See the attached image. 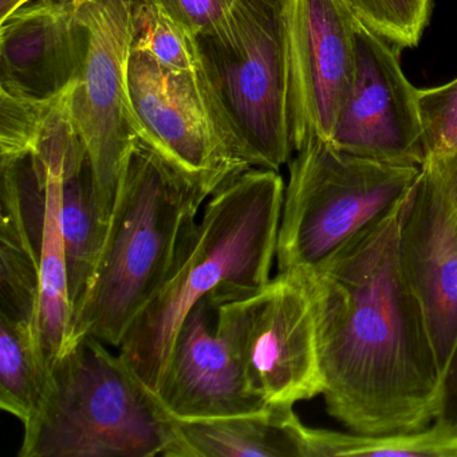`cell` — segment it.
<instances>
[{
    "label": "cell",
    "mask_w": 457,
    "mask_h": 457,
    "mask_svg": "<svg viewBox=\"0 0 457 457\" xmlns=\"http://www.w3.org/2000/svg\"><path fill=\"white\" fill-rule=\"evenodd\" d=\"M406 199L296 272L314 307L326 409L361 435L417 432L443 411V376L401 266Z\"/></svg>",
    "instance_id": "obj_1"
},
{
    "label": "cell",
    "mask_w": 457,
    "mask_h": 457,
    "mask_svg": "<svg viewBox=\"0 0 457 457\" xmlns=\"http://www.w3.org/2000/svg\"><path fill=\"white\" fill-rule=\"evenodd\" d=\"M285 188L278 170L251 168L216 191L187 232L167 280L119 347L154 393L176 336L197 302L208 298L218 310L271 279Z\"/></svg>",
    "instance_id": "obj_2"
},
{
    "label": "cell",
    "mask_w": 457,
    "mask_h": 457,
    "mask_svg": "<svg viewBox=\"0 0 457 457\" xmlns=\"http://www.w3.org/2000/svg\"><path fill=\"white\" fill-rule=\"evenodd\" d=\"M212 195L136 138L122 164L97 266L73 310L71 346L90 336L119 349L164 285L184 237Z\"/></svg>",
    "instance_id": "obj_3"
},
{
    "label": "cell",
    "mask_w": 457,
    "mask_h": 457,
    "mask_svg": "<svg viewBox=\"0 0 457 457\" xmlns=\"http://www.w3.org/2000/svg\"><path fill=\"white\" fill-rule=\"evenodd\" d=\"M77 339L52 365L44 403L26 422L21 457L162 456L173 419L121 354Z\"/></svg>",
    "instance_id": "obj_4"
},
{
    "label": "cell",
    "mask_w": 457,
    "mask_h": 457,
    "mask_svg": "<svg viewBox=\"0 0 457 457\" xmlns=\"http://www.w3.org/2000/svg\"><path fill=\"white\" fill-rule=\"evenodd\" d=\"M290 0H237L219 30L200 37L203 65L253 168L278 170L291 136Z\"/></svg>",
    "instance_id": "obj_5"
},
{
    "label": "cell",
    "mask_w": 457,
    "mask_h": 457,
    "mask_svg": "<svg viewBox=\"0 0 457 457\" xmlns=\"http://www.w3.org/2000/svg\"><path fill=\"white\" fill-rule=\"evenodd\" d=\"M294 154L278 235L279 272L317 267L406 199L421 173L346 154L320 138Z\"/></svg>",
    "instance_id": "obj_6"
},
{
    "label": "cell",
    "mask_w": 457,
    "mask_h": 457,
    "mask_svg": "<svg viewBox=\"0 0 457 457\" xmlns=\"http://www.w3.org/2000/svg\"><path fill=\"white\" fill-rule=\"evenodd\" d=\"M128 98L136 136L212 194L253 168L207 77L132 50Z\"/></svg>",
    "instance_id": "obj_7"
},
{
    "label": "cell",
    "mask_w": 457,
    "mask_h": 457,
    "mask_svg": "<svg viewBox=\"0 0 457 457\" xmlns=\"http://www.w3.org/2000/svg\"><path fill=\"white\" fill-rule=\"evenodd\" d=\"M216 331L269 403L323 393L317 320L301 275L278 272L253 295L216 310Z\"/></svg>",
    "instance_id": "obj_8"
},
{
    "label": "cell",
    "mask_w": 457,
    "mask_h": 457,
    "mask_svg": "<svg viewBox=\"0 0 457 457\" xmlns=\"http://www.w3.org/2000/svg\"><path fill=\"white\" fill-rule=\"evenodd\" d=\"M81 14L89 26L90 49L84 73L74 85L71 109L108 224L122 164L137 138L128 98L133 41L130 0H81Z\"/></svg>",
    "instance_id": "obj_9"
},
{
    "label": "cell",
    "mask_w": 457,
    "mask_h": 457,
    "mask_svg": "<svg viewBox=\"0 0 457 457\" xmlns=\"http://www.w3.org/2000/svg\"><path fill=\"white\" fill-rule=\"evenodd\" d=\"M355 44L354 82L330 144L363 159L422 168L425 146L419 89L403 73V49L358 17Z\"/></svg>",
    "instance_id": "obj_10"
},
{
    "label": "cell",
    "mask_w": 457,
    "mask_h": 457,
    "mask_svg": "<svg viewBox=\"0 0 457 457\" xmlns=\"http://www.w3.org/2000/svg\"><path fill=\"white\" fill-rule=\"evenodd\" d=\"M355 18L346 0H290L294 151L312 138L333 137L354 82Z\"/></svg>",
    "instance_id": "obj_11"
},
{
    "label": "cell",
    "mask_w": 457,
    "mask_h": 457,
    "mask_svg": "<svg viewBox=\"0 0 457 457\" xmlns=\"http://www.w3.org/2000/svg\"><path fill=\"white\" fill-rule=\"evenodd\" d=\"M400 258L444 382L457 354V213L425 168L403 207Z\"/></svg>",
    "instance_id": "obj_12"
},
{
    "label": "cell",
    "mask_w": 457,
    "mask_h": 457,
    "mask_svg": "<svg viewBox=\"0 0 457 457\" xmlns=\"http://www.w3.org/2000/svg\"><path fill=\"white\" fill-rule=\"evenodd\" d=\"M216 307L204 298L188 312L173 344L156 395L176 420L240 416L264 411L267 403L248 382L216 331Z\"/></svg>",
    "instance_id": "obj_13"
},
{
    "label": "cell",
    "mask_w": 457,
    "mask_h": 457,
    "mask_svg": "<svg viewBox=\"0 0 457 457\" xmlns=\"http://www.w3.org/2000/svg\"><path fill=\"white\" fill-rule=\"evenodd\" d=\"M90 30L81 0H31L0 22V90L28 100H49L84 73Z\"/></svg>",
    "instance_id": "obj_14"
},
{
    "label": "cell",
    "mask_w": 457,
    "mask_h": 457,
    "mask_svg": "<svg viewBox=\"0 0 457 457\" xmlns=\"http://www.w3.org/2000/svg\"><path fill=\"white\" fill-rule=\"evenodd\" d=\"M306 425L291 403L251 414L176 420L164 457H306Z\"/></svg>",
    "instance_id": "obj_15"
},
{
    "label": "cell",
    "mask_w": 457,
    "mask_h": 457,
    "mask_svg": "<svg viewBox=\"0 0 457 457\" xmlns=\"http://www.w3.org/2000/svg\"><path fill=\"white\" fill-rule=\"evenodd\" d=\"M61 211L69 295L74 310L89 287L108 229L98 204L92 162L79 132L69 143L63 162Z\"/></svg>",
    "instance_id": "obj_16"
},
{
    "label": "cell",
    "mask_w": 457,
    "mask_h": 457,
    "mask_svg": "<svg viewBox=\"0 0 457 457\" xmlns=\"http://www.w3.org/2000/svg\"><path fill=\"white\" fill-rule=\"evenodd\" d=\"M52 365L42 342L41 323L0 312V406L23 424L44 403Z\"/></svg>",
    "instance_id": "obj_17"
},
{
    "label": "cell",
    "mask_w": 457,
    "mask_h": 457,
    "mask_svg": "<svg viewBox=\"0 0 457 457\" xmlns=\"http://www.w3.org/2000/svg\"><path fill=\"white\" fill-rule=\"evenodd\" d=\"M306 457H457V428L437 419L417 432L361 435L306 427Z\"/></svg>",
    "instance_id": "obj_18"
},
{
    "label": "cell",
    "mask_w": 457,
    "mask_h": 457,
    "mask_svg": "<svg viewBox=\"0 0 457 457\" xmlns=\"http://www.w3.org/2000/svg\"><path fill=\"white\" fill-rule=\"evenodd\" d=\"M132 50L170 71L207 77L199 39L157 0H130Z\"/></svg>",
    "instance_id": "obj_19"
},
{
    "label": "cell",
    "mask_w": 457,
    "mask_h": 457,
    "mask_svg": "<svg viewBox=\"0 0 457 457\" xmlns=\"http://www.w3.org/2000/svg\"><path fill=\"white\" fill-rule=\"evenodd\" d=\"M358 18L401 49L419 44L432 0H346Z\"/></svg>",
    "instance_id": "obj_20"
},
{
    "label": "cell",
    "mask_w": 457,
    "mask_h": 457,
    "mask_svg": "<svg viewBox=\"0 0 457 457\" xmlns=\"http://www.w3.org/2000/svg\"><path fill=\"white\" fill-rule=\"evenodd\" d=\"M425 162L457 154V77L441 87L419 89Z\"/></svg>",
    "instance_id": "obj_21"
},
{
    "label": "cell",
    "mask_w": 457,
    "mask_h": 457,
    "mask_svg": "<svg viewBox=\"0 0 457 457\" xmlns=\"http://www.w3.org/2000/svg\"><path fill=\"white\" fill-rule=\"evenodd\" d=\"M179 22L197 37L219 30L228 21L237 0H157Z\"/></svg>",
    "instance_id": "obj_22"
},
{
    "label": "cell",
    "mask_w": 457,
    "mask_h": 457,
    "mask_svg": "<svg viewBox=\"0 0 457 457\" xmlns=\"http://www.w3.org/2000/svg\"><path fill=\"white\" fill-rule=\"evenodd\" d=\"M422 168L435 176L457 213V154L440 162H427Z\"/></svg>",
    "instance_id": "obj_23"
},
{
    "label": "cell",
    "mask_w": 457,
    "mask_h": 457,
    "mask_svg": "<svg viewBox=\"0 0 457 457\" xmlns=\"http://www.w3.org/2000/svg\"><path fill=\"white\" fill-rule=\"evenodd\" d=\"M438 419L457 428V354L444 378L443 411Z\"/></svg>",
    "instance_id": "obj_24"
},
{
    "label": "cell",
    "mask_w": 457,
    "mask_h": 457,
    "mask_svg": "<svg viewBox=\"0 0 457 457\" xmlns=\"http://www.w3.org/2000/svg\"><path fill=\"white\" fill-rule=\"evenodd\" d=\"M31 0H0V22L12 17L18 10L30 4Z\"/></svg>",
    "instance_id": "obj_25"
}]
</instances>
